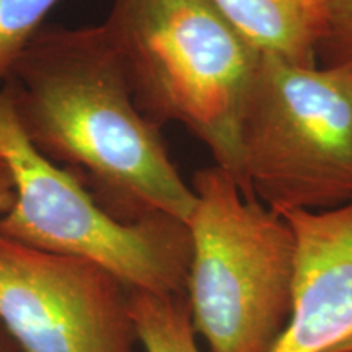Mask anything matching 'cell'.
I'll use <instances>...</instances> for the list:
<instances>
[{
    "label": "cell",
    "mask_w": 352,
    "mask_h": 352,
    "mask_svg": "<svg viewBox=\"0 0 352 352\" xmlns=\"http://www.w3.org/2000/svg\"><path fill=\"white\" fill-rule=\"evenodd\" d=\"M328 25L320 47L324 67L352 77V0H327Z\"/></svg>",
    "instance_id": "cell-11"
},
{
    "label": "cell",
    "mask_w": 352,
    "mask_h": 352,
    "mask_svg": "<svg viewBox=\"0 0 352 352\" xmlns=\"http://www.w3.org/2000/svg\"><path fill=\"white\" fill-rule=\"evenodd\" d=\"M0 164H2V157H0Z\"/></svg>",
    "instance_id": "cell-15"
},
{
    "label": "cell",
    "mask_w": 352,
    "mask_h": 352,
    "mask_svg": "<svg viewBox=\"0 0 352 352\" xmlns=\"http://www.w3.org/2000/svg\"><path fill=\"white\" fill-rule=\"evenodd\" d=\"M296 236L292 314L272 352H328L352 338V201L277 210Z\"/></svg>",
    "instance_id": "cell-7"
},
{
    "label": "cell",
    "mask_w": 352,
    "mask_h": 352,
    "mask_svg": "<svg viewBox=\"0 0 352 352\" xmlns=\"http://www.w3.org/2000/svg\"><path fill=\"white\" fill-rule=\"evenodd\" d=\"M256 54L318 65L327 0H209Z\"/></svg>",
    "instance_id": "cell-8"
},
{
    "label": "cell",
    "mask_w": 352,
    "mask_h": 352,
    "mask_svg": "<svg viewBox=\"0 0 352 352\" xmlns=\"http://www.w3.org/2000/svg\"><path fill=\"white\" fill-rule=\"evenodd\" d=\"M129 307L147 352H201L186 294L160 296L129 289Z\"/></svg>",
    "instance_id": "cell-9"
},
{
    "label": "cell",
    "mask_w": 352,
    "mask_h": 352,
    "mask_svg": "<svg viewBox=\"0 0 352 352\" xmlns=\"http://www.w3.org/2000/svg\"><path fill=\"white\" fill-rule=\"evenodd\" d=\"M186 297L210 352H272L292 314L296 236L214 165L195 175Z\"/></svg>",
    "instance_id": "cell-3"
},
{
    "label": "cell",
    "mask_w": 352,
    "mask_h": 352,
    "mask_svg": "<svg viewBox=\"0 0 352 352\" xmlns=\"http://www.w3.org/2000/svg\"><path fill=\"white\" fill-rule=\"evenodd\" d=\"M328 352H352V338L344 342H341V344L334 346L333 349H329Z\"/></svg>",
    "instance_id": "cell-14"
},
{
    "label": "cell",
    "mask_w": 352,
    "mask_h": 352,
    "mask_svg": "<svg viewBox=\"0 0 352 352\" xmlns=\"http://www.w3.org/2000/svg\"><path fill=\"white\" fill-rule=\"evenodd\" d=\"M103 28L144 116L186 127L245 196L240 126L256 52L209 0H113Z\"/></svg>",
    "instance_id": "cell-2"
},
{
    "label": "cell",
    "mask_w": 352,
    "mask_h": 352,
    "mask_svg": "<svg viewBox=\"0 0 352 352\" xmlns=\"http://www.w3.org/2000/svg\"><path fill=\"white\" fill-rule=\"evenodd\" d=\"M0 324L21 352H134L129 287L88 259L0 236Z\"/></svg>",
    "instance_id": "cell-6"
},
{
    "label": "cell",
    "mask_w": 352,
    "mask_h": 352,
    "mask_svg": "<svg viewBox=\"0 0 352 352\" xmlns=\"http://www.w3.org/2000/svg\"><path fill=\"white\" fill-rule=\"evenodd\" d=\"M245 197L272 210L352 201V77L261 56L240 126Z\"/></svg>",
    "instance_id": "cell-5"
},
{
    "label": "cell",
    "mask_w": 352,
    "mask_h": 352,
    "mask_svg": "<svg viewBox=\"0 0 352 352\" xmlns=\"http://www.w3.org/2000/svg\"><path fill=\"white\" fill-rule=\"evenodd\" d=\"M13 197H15L13 178L7 168V165L2 162L0 164V215L6 214L10 209Z\"/></svg>",
    "instance_id": "cell-12"
},
{
    "label": "cell",
    "mask_w": 352,
    "mask_h": 352,
    "mask_svg": "<svg viewBox=\"0 0 352 352\" xmlns=\"http://www.w3.org/2000/svg\"><path fill=\"white\" fill-rule=\"evenodd\" d=\"M0 157L15 186L10 209L0 215V236L94 261L129 289L160 296L186 294L191 263L186 222L166 214L135 222L114 219L82 179L30 142L3 90Z\"/></svg>",
    "instance_id": "cell-4"
},
{
    "label": "cell",
    "mask_w": 352,
    "mask_h": 352,
    "mask_svg": "<svg viewBox=\"0 0 352 352\" xmlns=\"http://www.w3.org/2000/svg\"><path fill=\"white\" fill-rule=\"evenodd\" d=\"M3 91L26 138L121 222L166 214L188 222L196 195L160 127L144 116L103 25L39 33Z\"/></svg>",
    "instance_id": "cell-1"
},
{
    "label": "cell",
    "mask_w": 352,
    "mask_h": 352,
    "mask_svg": "<svg viewBox=\"0 0 352 352\" xmlns=\"http://www.w3.org/2000/svg\"><path fill=\"white\" fill-rule=\"evenodd\" d=\"M59 0H0V82L30 43L38 36L44 16Z\"/></svg>",
    "instance_id": "cell-10"
},
{
    "label": "cell",
    "mask_w": 352,
    "mask_h": 352,
    "mask_svg": "<svg viewBox=\"0 0 352 352\" xmlns=\"http://www.w3.org/2000/svg\"><path fill=\"white\" fill-rule=\"evenodd\" d=\"M0 352H21L2 324H0Z\"/></svg>",
    "instance_id": "cell-13"
}]
</instances>
